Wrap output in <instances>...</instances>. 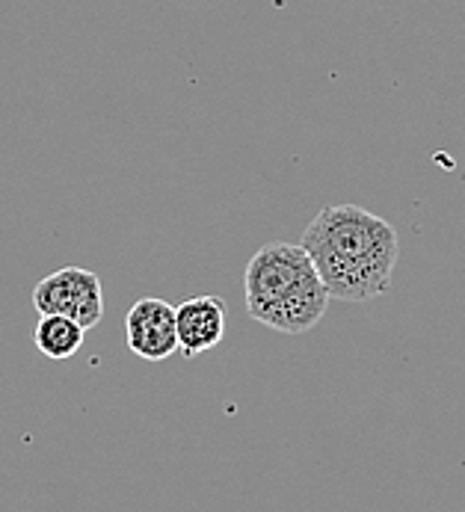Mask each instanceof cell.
<instances>
[{"label": "cell", "instance_id": "1", "mask_svg": "<svg viewBox=\"0 0 465 512\" xmlns=\"http://www.w3.org/2000/svg\"><path fill=\"white\" fill-rule=\"evenodd\" d=\"M300 243L332 299L371 302L391 288L400 237L391 222L359 205L320 208Z\"/></svg>", "mask_w": 465, "mask_h": 512}, {"label": "cell", "instance_id": "2", "mask_svg": "<svg viewBox=\"0 0 465 512\" xmlns=\"http://www.w3.org/2000/svg\"><path fill=\"white\" fill-rule=\"evenodd\" d=\"M243 296L252 320L285 335L311 332L332 299L303 243L261 246L246 264Z\"/></svg>", "mask_w": 465, "mask_h": 512}, {"label": "cell", "instance_id": "3", "mask_svg": "<svg viewBox=\"0 0 465 512\" xmlns=\"http://www.w3.org/2000/svg\"><path fill=\"white\" fill-rule=\"evenodd\" d=\"M33 305L39 314H60L83 329H92L104 317L101 279L83 267H63L33 288Z\"/></svg>", "mask_w": 465, "mask_h": 512}, {"label": "cell", "instance_id": "4", "mask_svg": "<svg viewBox=\"0 0 465 512\" xmlns=\"http://www.w3.org/2000/svg\"><path fill=\"white\" fill-rule=\"evenodd\" d=\"M125 344L146 362H166L178 353L175 305L160 296L137 299L125 314Z\"/></svg>", "mask_w": 465, "mask_h": 512}, {"label": "cell", "instance_id": "5", "mask_svg": "<svg viewBox=\"0 0 465 512\" xmlns=\"http://www.w3.org/2000/svg\"><path fill=\"white\" fill-rule=\"evenodd\" d=\"M226 302L220 296H193L175 305V332H178V353L184 359H196L214 350L226 338Z\"/></svg>", "mask_w": 465, "mask_h": 512}, {"label": "cell", "instance_id": "6", "mask_svg": "<svg viewBox=\"0 0 465 512\" xmlns=\"http://www.w3.org/2000/svg\"><path fill=\"white\" fill-rule=\"evenodd\" d=\"M83 335L86 329L60 314H42V320L33 329V344L42 356L54 359V362H66L83 347Z\"/></svg>", "mask_w": 465, "mask_h": 512}]
</instances>
